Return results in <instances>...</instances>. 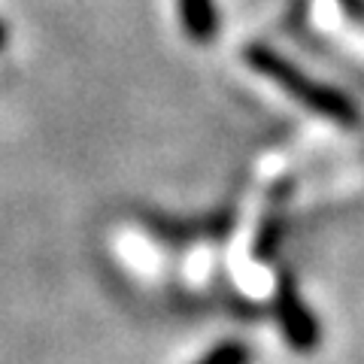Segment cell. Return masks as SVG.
Returning <instances> with one entry per match:
<instances>
[{
  "instance_id": "cell-3",
  "label": "cell",
  "mask_w": 364,
  "mask_h": 364,
  "mask_svg": "<svg viewBox=\"0 0 364 364\" xmlns=\"http://www.w3.org/2000/svg\"><path fill=\"white\" fill-rule=\"evenodd\" d=\"M4 43H6V28H4V21H0V49H4Z\"/></svg>"
},
{
  "instance_id": "cell-1",
  "label": "cell",
  "mask_w": 364,
  "mask_h": 364,
  "mask_svg": "<svg viewBox=\"0 0 364 364\" xmlns=\"http://www.w3.org/2000/svg\"><path fill=\"white\" fill-rule=\"evenodd\" d=\"M277 313H279L282 337H286V343L294 352H313L318 346V322H316V316L301 304V298L294 294L291 286L279 289Z\"/></svg>"
},
{
  "instance_id": "cell-2",
  "label": "cell",
  "mask_w": 364,
  "mask_h": 364,
  "mask_svg": "<svg viewBox=\"0 0 364 364\" xmlns=\"http://www.w3.org/2000/svg\"><path fill=\"white\" fill-rule=\"evenodd\" d=\"M195 364H252V349L240 340H225V343L213 346L207 355H200Z\"/></svg>"
}]
</instances>
